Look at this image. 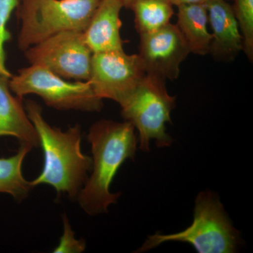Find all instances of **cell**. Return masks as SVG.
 <instances>
[{"instance_id": "20", "label": "cell", "mask_w": 253, "mask_h": 253, "mask_svg": "<svg viewBox=\"0 0 253 253\" xmlns=\"http://www.w3.org/2000/svg\"><path fill=\"white\" fill-rule=\"evenodd\" d=\"M124 5V7L127 8L129 9V6L131 4V3L134 1V0H121ZM170 1V0H169Z\"/></svg>"}, {"instance_id": "7", "label": "cell", "mask_w": 253, "mask_h": 253, "mask_svg": "<svg viewBox=\"0 0 253 253\" xmlns=\"http://www.w3.org/2000/svg\"><path fill=\"white\" fill-rule=\"evenodd\" d=\"M25 56L38 65L65 78L88 81L90 78L91 52L83 32H61L26 49Z\"/></svg>"}, {"instance_id": "18", "label": "cell", "mask_w": 253, "mask_h": 253, "mask_svg": "<svg viewBox=\"0 0 253 253\" xmlns=\"http://www.w3.org/2000/svg\"><path fill=\"white\" fill-rule=\"evenodd\" d=\"M64 231L61 238L59 246L54 250V253H82L85 249L84 241L75 239L74 233L71 230V226L66 215L63 217Z\"/></svg>"}, {"instance_id": "19", "label": "cell", "mask_w": 253, "mask_h": 253, "mask_svg": "<svg viewBox=\"0 0 253 253\" xmlns=\"http://www.w3.org/2000/svg\"><path fill=\"white\" fill-rule=\"evenodd\" d=\"M208 0H170L173 5L178 6L180 4H206Z\"/></svg>"}, {"instance_id": "10", "label": "cell", "mask_w": 253, "mask_h": 253, "mask_svg": "<svg viewBox=\"0 0 253 253\" xmlns=\"http://www.w3.org/2000/svg\"><path fill=\"white\" fill-rule=\"evenodd\" d=\"M206 4L212 29L209 54L217 59H234L244 50V41L232 6L225 0H208Z\"/></svg>"}, {"instance_id": "4", "label": "cell", "mask_w": 253, "mask_h": 253, "mask_svg": "<svg viewBox=\"0 0 253 253\" xmlns=\"http://www.w3.org/2000/svg\"><path fill=\"white\" fill-rule=\"evenodd\" d=\"M168 241L188 243L199 253H235L238 231L231 225L217 196L209 191L199 194L192 224L176 234H155L148 237L137 253H144Z\"/></svg>"}, {"instance_id": "8", "label": "cell", "mask_w": 253, "mask_h": 253, "mask_svg": "<svg viewBox=\"0 0 253 253\" xmlns=\"http://www.w3.org/2000/svg\"><path fill=\"white\" fill-rule=\"evenodd\" d=\"M146 74L139 54H126L124 50L104 51L93 53L88 81L100 99L120 104Z\"/></svg>"}, {"instance_id": "14", "label": "cell", "mask_w": 253, "mask_h": 253, "mask_svg": "<svg viewBox=\"0 0 253 253\" xmlns=\"http://www.w3.org/2000/svg\"><path fill=\"white\" fill-rule=\"evenodd\" d=\"M32 149L30 145L21 144L14 156L0 158V193L11 195L17 201L26 199L33 188L22 174L23 161Z\"/></svg>"}, {"instance_id": "3", "label": "cell", "mask_w": 253, "mask_h": 253, "mask_svg": "<svg viewBox=\"0 0 253 253\" xmlns=\"http://www.w3.org/2000/svg\"><path fill=\"white\" fill-rule=\"evenodd\" d=\"M101 0H21L19 49L25 51L61 32H84Z\"/></svg>"}, {"instance_id": "2", "label": "cell", "mask_w": 253, "mask_h": 253, "mask_svg": "<svg viewBox=\"0 0 253 253\" xmlns=\"http://www.w3.org/2000/svg\"><path fill=\"white\" fill-rule=\"evenodd\" d=\"M25 109L44 152L42 171L30 184L33 187L40 184L53 186L57 199L62 194L77 199L92 165V159L81 151V126L76 125L63 131L50 126L43 117L41 106L33 100H27Z\"/></svg>"}, {"instance_id": "6", "label": "cell", "mask_w": 253, "mask_h": 253, "mask_svg": "<svg viewBox=\"0 0 253 253\" xmlns=\"http://www.w3.org/2000/svg\"><path fill=\"white\" fill-rule=\"evenodd\" d=\"M9 87L21 99L28 94L38 95L55 109L94 112L103 107L102 99L95 94L89 81H66L38 65L19 70L10 78Z\"/></svg>"}, {"instance_id": "15", "label": "cell", "mask_w": 253, "mask_h": 253, "mask_svg": "<svg viewBox=\"0 0 253 253\" xmlns=\"http://www.w3.org/2000/svg\"><path fill=\"white\" fill-rule=\"evenodd\" d=\"M129 9L134 11L135 28L139 36L164 27L170 23L174 14L169 0H134Z\"/></svg>"}, {"instance_id": "13", "label": "cell", "mask_w": 253, "mask_h": 253, "mask_svg": "<svg viewBox=\"0 0 253 253\" xmlns=\"http://www.w3.org/2000/svg\"><path fill=\"white\" fill-rule=\"evenodd\" d=\"M177 23L190 52L209 54L212 36L208 29V16L206 4L178 5Z\"/></svg>"}, {"instance_id": "17", "label": "cell", "mask_w": 253, "mask_h": 253, "mask_svg": "<svg viewBox=\"0 0 253 253\" xmlns=\"http://www.w3.org/2000/svg\"><path fill=\"white\" fill-rule=\"evenodd\" d=\"M21 0H0V74L12 77L6 66V55L4 46L11 38V34L7 29V23L11 15L17 9Z\"/></svg>"}, {"instance_id": "5", "label": "cell", "mask_w": 253, "mask_h": 253, "mask_svg": "<svg viewBox=\"0 0 253 253\" xmlns=\"http://www.w3.org/2000/svg\"><path fill=\"white\" fill-rule=\"evenodd\" d=\"M166 81L146 73L136 87L120 104L125 121L130 123L139 134V149L149 151L151 140L158 147H168L172 143L166 132V123H171L170 114L175 99L168 92Z\"/></svg>"}, {"instance_id": "16", "label": "cell", "mask_w": 253, "mask_h": 253, "mask_svg": "<svg viewBox=\"0 0 253 253\" xmlns=\"http://www.w3.org/2000/svg\"><path fill=\"white\" fill-rule=\"evenodd\" d=\"M244 41V51L251 62L253 59V0H235L233 7Z\"/></svg>"}, {"instance_id": "12", "label": "cell", "mask_w": 253, "mask_h": 253, "mask_svg": "<svg viewBox=\"0 0 253 253\" xmlns=\"http://www.w3.org/2000/svg\"><path fill=\"white\" fill-rule=\"evenodd\" d=\"M10 78L0 74V137L14 136L20 144L38 147L39 136L23 107L22 99L12 94Z\"/></svg>"}, {"instance_id": "11", "label": "cell", "mask_w": 253, "mask_h": 253, "mask_svg": "<svg viewBox=\"0 0 253 253\" xmlns=\"http://www.w3.org/2000/svg\"><path fill=\"white\" fill-rule=\"evenodd\" d=\"M124 5L121 0H101L89 25L83 32L84 41L91 52L123 50L120 18Z\"/></svg>"}, {"instance_id": "1", "label": "cell", "mask_w": 253, "mask_h": 253, "mask_svg": "<svg viewBox=\"0 0 253 253\" xmlns=\"http://www.w3.org/2000/svg\"><path fill=\"white\" fill-rule=\"evenodd\" d=\"M135 128L127 121L101 120L89 129L87 140L92 153V173L77 196L81 207L87 214L106 212L116 204L121 193L112 194L110 186L119 168L128 158L135 156Z\"/></svg>"}, {"instance_id": "9", "label": "cell", "mask_w": 253, "mask_h": 253, "mask_svg": "<svg viewBox=\"0 0 253 253\" xmlns=\"http://www.w3.org/2000/svg\"><path fill=\"white\" fill-rule=\"evenodd\" d=\"M139 50L146 73L166 81L177 79L181 63L191 53L179 28L170 23L141 35Z\"/></svg>"}]
</instances>
